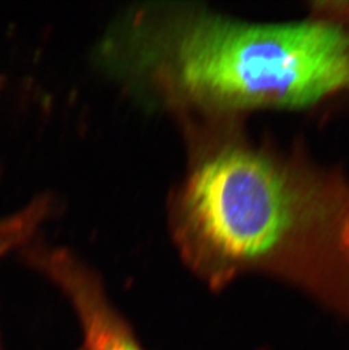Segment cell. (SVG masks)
<instances>
[{
	"instance_id": "6da1fadb",
	"label": "cell",
	"mask_w": 349,
	"mask_h": 350,
	"mask_svg": "<svg viewBox=\"0 0 349 350\" xmlns=\"http://www.w3.org/2000/svg\"><path fill=\"white\" fill-rule=\"evenodd\" d=\"M185 243L220 273L289 281L349 321V185L241 144L211 150L174 201Z\"/></svg>"
},
{
	"instance_id": "7a4b0ae2",
	"label": "cell",
	"mask_w": 349,
	"mask_h": 350,
	"mask_svg": "<svg viewBox=\"0 0 349 350\" xmlns=\"http://www.w3.org/2000/svg\"><path fill=\"white\" fill-rule=\"evenodd\" d=\"M124 66L190 109H304L349 91V33L322 21L250 23L200 8L142 10Z\"/></svg>"
},
{
	"instance_id": "3957f363",
	"label": "cell",
	"mask_w": 349,
	"mask_h": 350,
	"mask_svg": "<svg viewBox=\"0 0 349 350\" xmlns=\"http://www.w3.org/2000/svg\"><path fill=\"white\" fill-rule=\"evenodd\" d=\"M34 256V262L66 291L75 305L88 349L141 350L89 272L67 254L36 253Z\"/></svg>"
},
{
	"instance_id": "277c9868",
	"label": "cell",
	"mask_w": 349,
	"mask_h": 350,
	"mask_svg": "<svg viewBox=\"0 0 349 350\" xmlns=\"http://www.w3.org/2000/svg\"><path fill=\"white\" fill-rule=\"evenodd\" d=\"M44 206L36 202L15 215L0 219V258L27 241L39 225Z\"/></svg>"
}]
</instances>
